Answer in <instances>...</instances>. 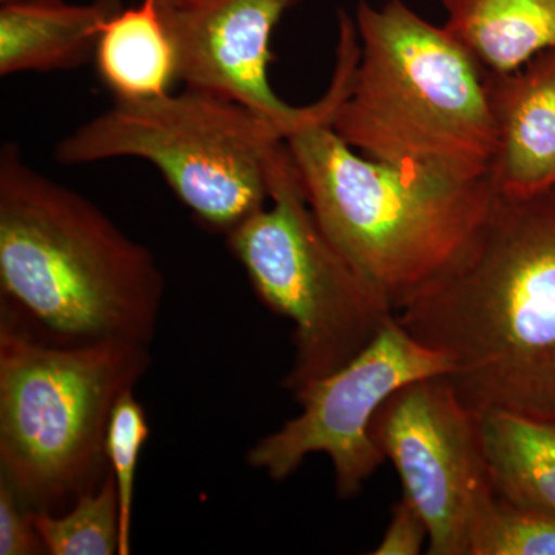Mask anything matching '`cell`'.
<instances>
[{
	"label": "cell",
	"instance_id": "obj_1",
	"mask_svg": "<svg viewBox=\"0 0 555 555\" xmlns=\"http://www.w3.org/2000/svg\"><path fill=\"white\" fill-rule=\"evenodd\" d=\"M393 315L448 357L444 378L477 414L555 420V189L496 196L459 257Z\"/></svg>",
	"mask_w": 555,
	"mask_h": 555
},
{
	"label": "cell",
	"instance_id": "obj_2",
	"mask_svg": "<svg viewBox=\"0 0 555 555\" xmlns=\"http://www.w3.org/2000/svg\"><path fill=\"white\" fill-rule=\"evenodd\" d=\"M2 305L64 345L155 338L164 275L155 255L86 196L0 152Z\"/></svg>",
	"mask_w": 555,
	"mask_h": 555
},
{
	"label": "cell",
	"instance_id": "obj_3",
	"mask_svg": "<svg viewBox=\"0 0 555 555\" xmlns=\"http://www.w3.org/2000/svg\"><path fill=\"white\" fill-rule=\"evenodd\" d=\"M353 20L360 60L335 133L404 173L456 184L489 177L496 129L476 57L403 0H360Z\"/></svg>",
	"mask_w": 555,
	"mask_h": 555
},
{
	"label": "cell",
	"instance_id": "obj_4",
	"mask_svg": "<svg viewBox=\"0 0 555 555\" xmlns=\"http://www.w3.org/2000/svg\"><path fill=\"white\" fill-rule=\"evenodd\" d=\"M149 366V345L43 341L2 305L0 469L25 506L54 513L102 483L113 409Z\"/></svg>",
	"mask_w": 555,
	"mask_h": 555
},
{
	"label": "cell",
	"instance_id": "obj_5",
	"mask_svg": "<svg viewBox=\"0 0 555 555\" xmlns=\"http://www.w3.org/2000/svg\"><path fill=\"white\" fill-rule=\"evenodd\" d=\"M286 145L321 229L393 308L459 257L499 196L491 175L456 184L363 158L327 120Z\"/></svg>",
	"mask_w": 555,
	"mask_h": 555
},
{
	"label": "cell",
	"instance_id": "obj_6",
	"mask_svg": "<svg viewBox=\"0 0 555 555\" xmlns=\"http://www.w3.org/2000/svg\"><path fill=\"white\" fill-rule=\"evenodd\" d=\"M291 130L217 94L188 89L115 104L61 139L54 160L138 158L159 170L201 224L228 235L268 206L270 171Z\"/></svg>",
	"mask_w": 555,
	"mask_h": 555
},
{
	"label": "cell",
	"instance_id": "obj_7",
	"mask_svg": "<svg viewBox=\"0 0 555 555\" xmlns=\"http://www.w3.org/2000/svg\"><path fill=\"white\" fill-rule=\"evenodd\" d=\"M255 294L294 324L292 393L346 366L393 318V305L341 254L302 195L286 141L268 206L225 235Z\"/></svg>",
	"mask_w": 555,
	"mask_h": 555
},
{
	"label": "cell",
	"instance_id": "obj_8",
	"mask_svg": "<svg viewBox=\"0 0 555 555\" xmlns=\"http://www.w3.org/2000/svg\"><path fill=\"white\" fill-rule=\"evenodd\" d=\"M451 361L412 337L393 315L346 366L294 393L301 411L248 451L247 463L283 481L312 454L331 459L343 500L360 494L386 455L371 427L383 403L420 379L447 377Z\"/></svg>",
	"mask_w": 555,
	"mask_h": 555
},
{
	"label": "cell",
	"instance_id": "obj_9",
	"mask_svg": "<svg viewBox=\"0 0 555 555\" xmlns=\"http://www.w3.org/2000/svg\"><path fill=\"white\" fill-rule=\"evenodd\" d=\"M371 433L425 518L429 554L469 555L474 517L494 492L477 412L447 378L420 379L387 398Z\"/></svg>",
	"mask_w": 555,
	"mask_h": 555
},
{
	"label": "cell",
	"instance_id": "obj_10",
	"mask_svg": "<svg viewBox=\"0 0 555 555\" xmlns=\"http://www.w3.org/2000/svg\"><path fill=\"white\" fill-rule=\"evenodd\" d=\"M299 2L302 0H185L163 5L158 0L177 56L178 82L238 102L291 133L315 120L332 124L349 94L360 57L353 40H339L334 78L315 104L288 105L270 86L272 33Z\"/></svg>",
	"mask_w": 555,
	"mask_h": 555
},
{
	"label": "cell",
	"instance_id": "obj_11",
	"mask_svg": "<svg viewBox=\"0 0 555 555\" xmlns=\"http://www.w3.org/2000/svg\"><path fill=\"white\" fill-rule=\"evenodd\" d=\"M496 129L491 178L506 198L555 189V50L509 73L486 76Z\"/></svg>",
	"mask_w": 555,
	"mask_h": 555
},
{
	"label": "cell",
	"instance_id": "obj_12",
	"mask_svg": "<svg viewBox=\"0 0 555 555\" xmlns=\"http://www.w3.org/2000/svg\"><path fill=\"white\" fill-rule=\"evenodd\" d=\"M120 0L7 3L0 9V76L67 72L94 61L105 24Z\"/></svg>",
	"mask_w": 555,
	"mask_h": 555
},
{
	"label": "cell",
	"instance_id": "obj_13",
	"mask_svg": "<svg viewBox=\"0 0 555 555\" xmlns=\"http://www.w3.org/2000/svg\"><path fill=\"white\" fill-rule=\"evenodd\" d=\"M447 30L488 73H509L555 50V0H441Z\"/></svg>",
	"mask_w": 555,
	"mask_h": 555
},
{
	"label": "cell",
	"instance_id": "obj_14",
	"mask_svg": "<svg viewBox=\"0 0 555 555\" xmlns=\"http://www.w3.org/2000/svg\"><path fill=\"white\" fill-rule=\"evenodd\" d=\"M478 422L496 494L555 516V420L486 411Z\"/></svg>",
	"mask_w": 555,
	"mask_h": 555
},
{
	"label": "cell",
	"instance_id": "obj_15",
	"mask_svg": "<svg viewBox=\"0 0 555 555\" xmlns=\"http://www.w3.org/2000/svg\"><path fill=\"white\" fill-rule=\"evenodd\" d=\"M94 64L115 100H147L170 93L177 79L173 43L158 0H142L105 24Z\"/></svg>",
	"mask_w": 555,
	"mask_h": 555
},
{
	"label": "cell",
	"instance_id": "obj_16",
	"mask_svg": "<svg viewBox=\"0 0 555 555\" xmlns=\"http://www.w3.org/2000/svg\"><path fill=\"white\" fill-rule=\"evenodd\" d=\"M31 520L50 555H113L119 551V500L107 473L96 489L76 499L65 514L33 511Z\"/></svg>",
	"mask_w": 555,
	"mask_h": 555
},
{
	"label": "cell",
	"instance_id": "obj_17",
	"mask_svg": "<svg viewBox=\"0 0 555 555\" xmlns=\"http://www.w3.org/2000/svg\"><path fill=\"white\" fill-rule=\"evenodd\" d=\"M469 555H555V516L494 491L474 517Z\"/></svg>",
	"mask_w": 555,
	"mask_h": 555
},
{
	"label": "cell",
	"instance_id": "obj_18",
	"mask_svg": "<svg viewBox=\"0 0 555 555\" xmlns=\"http://www.w3.org/2000/svg\"><path fill=\"white\" fill-rule=\"evenodd\" d=\"M150 434L147 415L133 390L124 393L113 409L107 434L109 473L115 478L119 500V551L131 553V521H133L134 476L139 456Z\"/></svg>",
	"mask_w": 555,
	"mask_h": 555
},
{
	"label": "cell",
	"instance_id": "obj_19",
	"mask_svg": "<svg viewBox=\"0 0 555 555\" xmlns=\"http://www.w3.org/2000/svg\"><path fill=\"white\" fill-rule=\"evenodd\" d=\"M47 554L31 520L9 481L0 477V555Z\"/></svg>",
	"mask_w": 555,
	"mask_h": 555
},
{
	"label": "cell",
	"instance_id": "obj_20",
	"mask_svg": "<svg viewBox=\"0 0 555 555\" xmlns=\"http://www.w3.org/2000/svg\"><path fill=\"white\" fill-rule=\"evenodd\" d=\"M429 540L425 518L403 495L392 507L389 526L382 542L374 551L375 555H416L422 553L423 543Z\"/></svg>",
	"mask_w": 555,
	"mask_h": 555
},
{
	"label": "cell",
	"instance_id": "obj_21",
	"mask_svg": "<svg viewBox=\"0 0 555 555\" xmlns=\"http://www.w3.org/2000/svg\"><path fill=\"white\" fill-rule=\"evenodd\" d=\"M35 2H61V0H0L2 5L7 3H35Z\"/></svg>",
	"mask_w": 555,
	"mask_h": 555
},
{
	"label": "cell",
	"instance_id": "obj_22",
	"mask_svg": "<svg viewBox=\"0 0 555 555\" xmlns=\"http://www.w3.org/2000/svg\"><path fill=\"white\" fill-rule=\"evenodd\" d=\"M185 2V0H159L163 5H175V3Z\"/></svg>",
	"mask_w": 555,
	"mask_h": 555
}]
</instances>
